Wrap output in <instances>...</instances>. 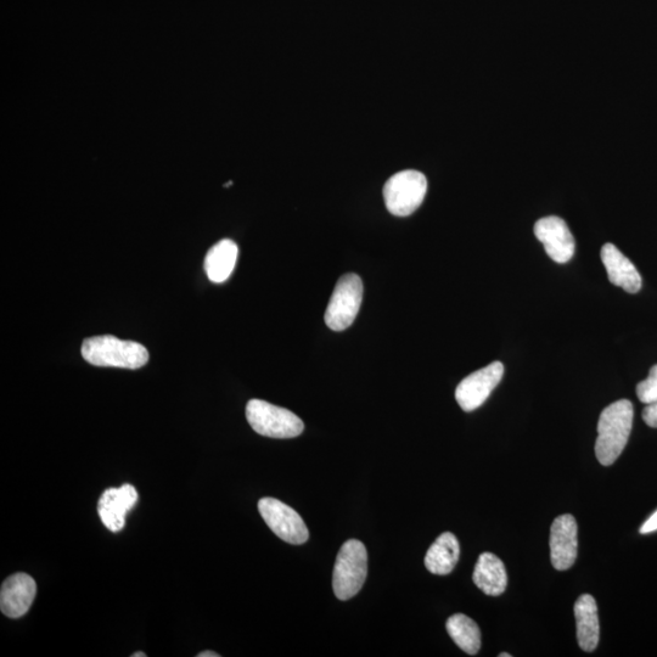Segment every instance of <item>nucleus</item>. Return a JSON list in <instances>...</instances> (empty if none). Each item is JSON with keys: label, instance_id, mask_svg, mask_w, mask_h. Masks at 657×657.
<instances>
[{"label": "nucleus", "instance_id": "f257e3e1", "mask_svg": "<svg viewBox=\"0 0 657 657\" xmlns=\"http://www.w3.org/2000/svg\"><path fill=\"white\" fill-rule=\"evenodd\" d=\"M633 417V404L628 400L612 403L600 414L595 442V456L600 464H614L625 451L632 432Z\"/></svg>", "mask_w": 657, "mask_h": 657}, {"label": "nucleus", "instance_id": "f03ea898", "mask_svg": "<svg viewBox=\"0 0 657 657\" xmlns=\"http://www.w3.org/2000/svg\"><path fill=\"white\" fill-rule=\"evenodd\" d=\"M81 352L84 361L95 367L136 370L149 362V352L143 345L111 335L84 340Z\"/></svg>", "mask_w": 657, "mask_h": 657}, {"label": "nucleus", "instance_id": "7ed1b4c3", "mask_svg": "<svg viewBox=\"0 0 657 657\" xmlns=\"http://www.w3.org/2000/svg\"><path fill=\"white\" fill-rule=\"evenodd\" d=\"M368 575V553L364 544L350 539L341 547L336 558L333 588L336 598L348 600L361 591Z\"/></svg>", "mask_w": 657, "mask_h": 657}, {"label": "nucleus", "instance_id": "20e7f679", "mask_svg": "<svg viewBox=\"0 0 657 657\" xmlns=\"http://www.w3.org/2000/svg\"><path fill=\"white\" fill-rule=\"evenodd\" d=\"M246 419L257 434L271 438H294L305 429L296 414L262 400H251L246 406Z\"/></svg>", "mask_w": 657, "mask_h": 657}, {"label": "nucleus", "instance_id": "39448f33", "mask_svg": "<svg viewBox=\"0 0 657 657\" xmlns=\"http://www.w3.org/2000/svg\"><path fill=\"white\" fill-rule=\"evenodd\" d=\"M428 192V179L414 170L398 172L386 182L384 199L393 216L407 217L417 211Z\"/></svg>", "mask_w": 657, "mask_h": 657}, {"label": "nucleus", "instance_id": "423d86ee", "mask_svg": "<svg viewBox=\"0 0 657 657\" xmlns=\"http://www.w3.org/2000/svg\"><path fill=\"white\" fill-rule=\"evenodd\" d=\"M363 300V283L355 273L342 275L336 284L325 312V324L333 331H344L351 327Z\"/></svg>", "mask_w": 657, "mask_h": 657}, {"label": "nucleus", "instance_id": "0eeeda50", "mask_svg": "<svg viewBox=\"0 0 657 657\" xmlns=\"http://www.w3.org/2000/svg\"><path fill=\"white\" fill-rule=\"evenodd\" d=\"M258 511L275 536L286 543L303 544L310 538V532L300 514L278 499L262 498L258 502Z\"/></svg>", "mask_w": 657, "mask_h": 657}, {"label": "nucleus", "instance_id": "6e6552de", "mask_svg": "<svg viewBox=\"0 0 657 657\" xmlns=\"http://www.w3.org/2000/svg\"><path fill=\"white\" fill-rule=\"evenodd\" d=\"M504 375L502 362H493L487 367L466 376L456 390V400L464 412H473L484 404Z\"/></svg>", "mask_w": 657, "mask_h": 657}, {"label": "nucleus", "instance_id": "1a4fd4ad", "mask_svg": "<svg viewBox=\"0 0 657 657\" xmlns=\"http://www.w3.org/2000/svg\"><path fill=\"white\" fill-rule=\"evenodd\" d=\"M535 235L554 262L564 265L574 257L575 238L563 218L549 216L539 219L535 224Z\"/></svg>", "mask_w": 657, "mask_h": 657}, {"label": "nucleus", "instance_id": "9d476101", "mask_svg": "<svg viewBox=\"0 0 657 657\" xmlns=\"http://www.w3.org/2000/svg\"><path fill=\"white\" fill-rule=\"evenodd\" d=\"M578 527L574 516L560 515L550 529V558L555 569L569 570L575 564L578 548Z\"/></svg>", "mask_w": 657, "mask_h": 657}, {"label": "nucleus", "instance_id": "9b49d317", "mask_svg": "<svg viewBox=\"0 0 657 657\" xmlns=\"http://www.w3.org/2000/svg\"><path fill=\"white\" fill-rule=\"evenodd\" d=\"M138 502V492L132 485L109 488L99 499L100 520L111 532H120L126 524V516Z\"/></svg>", "mask_w": 657, "mask_h": 657}, {"label": "nucleus", "instance_id": "f8f14e48", "mask_svg": "<svg viewBox=\"0 0 657 657\" xmlns=\"http://www.w3.org/2000/svg\"><path fill=\"white\" fill-rule=\"evenodd\" d=\"M37 584L27 574H15L7 578L0 591V609L10 619H19L31 609L36 598Z\"/></svg>", "mask_w": 657, "mask_h": 657}, {"label": "nucleus", "instance_id": "ddd939ff", "mask_svg": "<svg viewBox=\"0 0 657 657\" xmlns=\"http://www.w3.org/2000/svg\"><path fill=\"white\" fill-rule=\"evenodd\" d=\"M600 256L611 284L619 286L630 294H637L642 289V275L614 244H605Z\"/></svg>", "mask_w": 657, "mask_h": 657}, {"label": "nucleus", "instance_id": "4468645a", "mask_svg": "<svg viewBox=\"0 0 657 657\" xmlns=\"http://www.w3.org/2000/svg\"><path fill=\"white\" fill-rule=\"evenodd\" d=\"M577 640L582 650L592 653L598 647L600 625L598 605L592 595L583 594L575 604Z\"/></svg>", "mask_w": 657, "mask_h": 657}, {"label": "nucleus", "instance_id": "2eb2a0df", "mask_svg": "<svg viewBox=\"0 0 657 657\" xmlns=\"http://www.w3.org/2000/svg\"><path fill=\"white\" fill-rule=\"evenodd\" d=\"M473 580L477 588L491 597L503 594L508 584L503 561L492 553L481 554L475 566Z\"/></svg>", "mask_w": 657, "mask_h": 657}, {"label": "nucleus", "instance_id": "dca6fc26", "mask_svg": "<svg viewBox=\"0 0 657 657\" xmlns=\"http://www.w3.org/2000/svg\"><path fill=\"white\" fill-rule=\"evenodd\" d=\"M239 256V247L234 241L224 239L212 246L205 257V272L212 283L226 282L232 275Z\"/></svg>", "mask_w": 657, "mask_h": 657}, {"label": "nucleus", "instance_id": "f3484780", "mask_svg": "<svg viewBox=\"0 0 657 657\" xmlns=\"http://www.w3.org/2000/svg\"><path fill=\"white\" fill-rule=\"evenodd\" d=\"M459 555L460 547L457 537L451 532L442 533L426 553V569L434 575H449L458 564Z\"/></svg>", "mask_w": 657, "mask_h": 657}, {"label": "nucleus", "instance_id": "a211bd4d", "mask_svg": "<svg viewBox=\"0 0 657 657\" xmlns=\"http://www.w3.org/2000/svg\"><path fill=\"white\" fill-rule=\"evenodd\" d=\"M449 636L464 653L476 655L481 648V632L474 620L464 614H456L447 620Z\"/></svg>", "mask_w": 657, "mask_h": 657}, {"label": "nucleus", "instance_id": "6ab92c4d", "mask_svg": "<svg viewBox=\"0 0 657 657\" xmlns=\"http://www.w3.org/2000/svg\"><path fill=\"white\" fill-rule=\"evenodd\" d=\"M637 396L644 404L657 402V364L650 369L648 378L638 384Z\"/></svg>", "mask_w": 657, "mask_h": 657}, {"label": "nucleus", "instance_id": "aec40b11", "mask_svg": "<svg viewBox=\"0 0 657 657\" xmlns=\"http://www.w3.org/2000/svg\"><path fill=\"white\" fill-rule=\"evenodd\" d=\"M643 419L650 428L657 429V402L647 404L643 411Z\"/></svg>", "mask_w": 657, "mask_h": 657}, {"label": "nucleus", "instance_id": "412c9836", "mask_svg": "<svg viewBox=\"0 0 657 657\" xmlns=\"http://www.w3.org/2000/svg\"><path fill=\"white\" fill-rule=\"evenodd\" d=\"M657 531V510L653 515L650 516V518L644 522L642 529H640V533H643V535H648V533L651 532H656Z\"/></svg>", "mask_w": 657, "mask_h": 657}, {"label": "nucleus", "instance_id": "4be33fe9", "mask_svg": "<svg viewBox=\"0 0 657 657\" xmlns=\"http://www.w3.org/2000/svg\"><path fill=\"white\" fill-rule=\"evenodd\" d=\"M221 655L217 653H213V651H204V653H200L198 657H219Z\"/></svg>", "mask_w": 657, "mask_h": 657}, {"label": "nucleus", "instance_id": "5701e85b", "mask_svg": "<svg viewBox=\"0 0 657 657\" xmlns=\"http://www.w3.org/2000/svg\"><path fill=\"white\" fill-rule=\"evenodd\" d=\"M132 656L133 657H146V655L144 653H140V651H139V653L133 654Z\"/></svg>", "mask_w": 657, "mask_h": 657}, {"label": "nucleus", "instance_id": "b1692460", "mask_svg": "<svg viewBox=\"0 0 657 657\" xmlns=\"http://www.w3.org/2000/svg\"><path fill=\"white\" fill-rule=\"evenodd\" d=\"M510 656H511V655H509V654H501V655H499V657H510Z\"/></svg>", "mask_w": 657, "mask_h": 657}]
</instances>
